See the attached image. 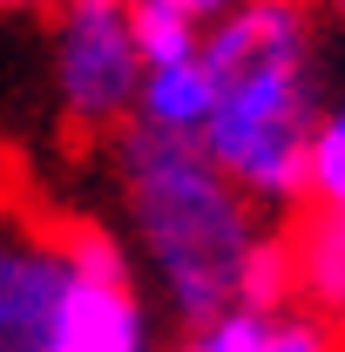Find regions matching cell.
Masks as SVG:
<instances>
[{
  "mask_svg": "<svg viewBox=\"0 0 345 352\" xmlns=\"http://www.w3.org/2000/svg\"><path fill=\"white\" fill-rule=\"evenodd\" d=\"M109 156L135 258L190 332L237 305H291V237L271 230L197 142L122 129L109 135Z\"/></svg>",
  "mask_w": 345,
  "mask_h": 352,
  "instance_id": "cell-1",
  "label": "cell"
},
{
  "mask_svg": "<svg viewBox=\"0 0 345 352\" xmlns=\"http://www.w3.org/2000/svg\"><path fill=\"white\" fill-rule=\"evenodd\" d=\"M210 122L197 149L258 210L304 204V135L318 116V21L311 0H237L203 28Z\"/></svg>",
  "mask_w": 345,
  "mask_h": 352,
  "instance_id": "cell-2",
  "label": "cell"
},
{
  "mask_svg": "<svg viewBox=\"0 0 345 352\" xmlns=\"http://www.w3.org/2000/svg\"><path fill=\"white\" fill-rule=\"evenodd\" d=\"M142 88L129 0H61L54 7V102L75 135H122Z\"/></svg>",
  "mask_w": 345,
  "mask_h": 352,
  "instance_id": "cell-3",
  "label": "cell"
},
{
  "mask_svg": "<svg viewBox=\"0 0 345 352\" xmlns=\"http://www.w3.org/2000/svg\"><path fill=\"white\" fill-rule=\"evenodd\" d=\"M75 278L68 223L0 210V352H41Z\"/></svg>",
  "mask_w": 345,
  "mask_h": 352,
  "instance_id": "cell-4",
  "label": "cell"
},
{
  "mask_svg": "<svg viewBox=\"0 0 345 352\" xmlns=\"http://www.w3.org/2000/svg\"><path fill=\"white\" fill-rule=\"evenodd\" d=\"M210 95H216V88H210L203 54H197V61H170V68H142L129 129L170 135V142H197L203 122H210Z\"/></svg>",
  "mask_w": 345,
  "mask_h": 352,
  "instance_id": "cell-5",
  "label": "cell"
},
{
  "mask_svg": "<svg viewBox=\"0 0 345 352\" xmlns=\"http://www.w3.org/2000/svg\"><path fill=\"white\" fill-rule=\"evenodd\" d=\"M291 237V298L345 339V217H304Z\"/></svg>",
  "mask_w": 345,
  "mask_h": 352,
  "instance_id": "cell-6",
  "label": "cell"
},
{
  "mask_svg": "<svg viewBox=\"0 0 345 352\" xmlns=\"http://www.w3.org/2000/svg\"><path fill=\"white\" fill-rule=\"evenodd\" d=\"M304 217H345V102H318L304 135Z\"/></svg>",
  "mask_w": 345,
  "mask_h": 352,
  "instance_id": "cell-7",
  "label": "cell"
},
{
  "mask_svg": "<svg viewBox=\"0 0 345 352\" xmlns=\"http://www.w3.org/2000/svg\"><path fill=\"white\" fill-rule=\"evenodd\" d=\"M129 28H135L142 68H170V61H197V54H203V21H190L183 7L129 0Z\"/></svg>",
  "mask_w": 345,
  "mask_h": 352,
  "instance_id": "cell-8",
  "label": "cell"
},
{
  "mask_svg": "<svg viewBox=\"0 0 345 352\" xmlns=\"http://www.w3.org/2000/svg\"><path fill=\"white\" fill-rule=\"evenodd\" d=\"M258 352H345V339L311 305H271L264 332H258Z\"/></svg>",
  "mask_w": 345,
  "mask_h": 352,
  "instance_id": "cell-9",
  "label": "cell"
},
{
  "mask_svg": "<svg viewBox=\"0 0 345 352\" xmlns=\"http://www.w3.org/2000/svg\"><path fill=\"white\" fill-rule=\"evenodd\" d=\"M258 332H264V311L237 305V311H216L210 325H197L183 352H258Z\"/></svg>",
  "mask_w": 345,
  "mask_h": 352,
  "instance_id": "cell-10",
  "label": "cell"
},
{
  "mask_svg": "<svg viewBox=\"0 0 345 352\" xmlns=\"http://www.w3.org/2000/svg\"><path fill=\"white\" fill-rule=\"evenodd\" d=\"M163 7H183V14H190V21H203V28H210L216 14H230V7H237V0H163Z\"/></svg>",
  "mask_w": 345,
  "mask_h": 352,
  "instance_id": "cell-11",
  "label": "cell"
},
{
  "mask_svg": "<svg viewBox=\"0 0 345 352\" xmlns=\"http://www.w3.org/2000/svg\"><path fill=\"white\" fill-rule=\"evenodd\" d=\"M311 14H325V21H339V28H345V0H311Z\"/></svg>",
  "mask_w": 345,
  "mask_h": 352,
  "instance_id": "cell-12",
  "label": "cell"
},
{
  "mask_svg": "<svg viewBox=\"0 0 345 352\" xmlns=\"http://www.w3.org/2000/svg\"><path fill=\"white\" fill-rule=\"evenodd\" d=\"M0 7H61V0H0Z\"/></svg>",
  "mask_w": 345,
  "mask_h": 352,
  "instance_id": "cell-13",
  "label": "cell"
}]
</instances>
